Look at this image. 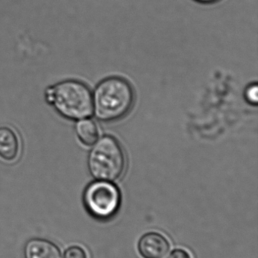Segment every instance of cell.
Wrapping results in <instances>:
<instances>
[{"mask_svg":"<svg viewBox=\"0 0 258 258\" xmlns=\"http://www.w3.org/2000/svg\"><path fill=\"white\" fill-rule=\"evenodd\" d=\"M194 1L197 2L200 4L210 5L215 4V3H218L221 0H194Z\"/></svg>","mask_w":258,"mask_h":258,"instance_id":"cell-12","label":"cell"},{"mask_svg":"<svg viewBox=\"0 0 258 258\" xmlns=\"http://www.w3.org/2000/svg\"><path fill=\"white\" fill-rule=\"evenodd\" d=\"M247 100L253 104H256L257 102V85H253L247 89L245 93Z\"/></svg>","mask_w":258,"mask_h":258,"instance_id":"cell-10","label":"cell"},{"mask_svg":"<svg viewBox=\"0 0 258 258\" xmlns=\"http://www.w3.org/2000/svg\"><path fill=\"white\" fill-rule=\"evenodd\" d=\"M21 153V141L14 129L0 127V158L5 162H13Z\"/></svg>","mask_w":258,"mask_h":258,"instance_id":"cell-7","label":"cell"},{"mask_svg":"<svg viewBox=\"0 0 258 258\" xmlns=\"http://www.w3.org/2000/svg\"><path fill=\"white\" fill-rule=\"evenodd\" d=\"M170 249L168 239L157 232L145 233L138 242V251L142 258H165Z\"/></svg>","mask_w":258,"mask_h":258,"instance_id":"cell-5","label":"cell"},{"mask_svg":"<svg viewBox=\"0 0 258 258\" xmlns=\"http://www.w3.org/2000/svg\"><path fill=\"white\" fill-rule=\"evenodd\" d=\"M88 156L91 175L98 180L115 181L125 171L126 157L120 143L112 136L98 138Z\"/></svg>","mask_w":258,"mask_h":258,"instance_id":"cell-3","label":"cell"},{"mask_svg":"<svg viewBox=\"0 0 258 258\" xmlns=\"http://www.w3.org/2000/svg\"><path fill=\"white\" fill-rule=\"evenodd\" d=\"M45 101L58 113L70 120L90 117L93 113L92 94L85 83L65 80L45 90Z\"/></svg>","mask_w":258,"mask_h":258,"instance_id":"cell-2","label":"cell"},{"mask_svg":"<svg viewBox=\"0 0 258 258\" xmlns=\"http://www.w3.org/2000/svg\"><path fill=\"white\" fill-rule=\"evenodd\" d=\"M77 138L82 144L92 146L99 138V129L92 119L86 118L77 121L75 126Z\"/></svg>","mask_w":258,"mask_h":258,"instance_id":"cell-8","label":"cell"},{"mask_svg":"<svg viewBox=\"0 0 258 258\" xmlns=\"http://www.w3.org/2000/svg\"><path fill=\"white\" fill-rule=\"evenodd\" d=\"M24 258H63L60 248L48 239L34 238L24 245Z\"/></svg>","mask_w":258,"mask_h":258,"instance_id":"cell-6","label":"cell"},{"mask_svg":"<svg viewBox=\"0 0 258 258\" xmlns=\"http://www.w3.org/2000/svg\"><path fill=\"white\" fill-rule=\"evenodd\" d=\"M63 258H89V255L81 246L73 245L65 250Z\"/></svg>","mask_w":258,"mask_h":258,"instance_id":"cell-9","label":"cell"},{"mask_svg":"<svg viewBox=\"0 0 258 258\" xmlns=\"http://www.w3.org/2000/svg\"><path fill=\"white\" fill-rule=\"evenodd\" d=\"M168 258H192L190 253L183 248H176Z\"/></svg>","mask_w":258,"mask_h":258,"instance_id":"cell-11","label":"cell"},{"mask_svg":"<svg viewBox=\"0 0 258 258\" xmlns=\"http://www.w3.org/2000/svg\"><path fill=\"white\" fill-rule=\"evenodd\" d=\"M134 101V91L127 80L109 77L101 81L94 91L93 112L99 120L114 122L128 114Z\"/></svg>","mask_w":258,"mask_h":258,"instance_id":"cell-1","label":"cell"},{"mask_svg":"<svg viewBox=\"0 0 258 258\" xmlns=\"http://www.w3.org/2000/svg\"><path fill=\"white\" fill-rule=\"evenodd\" d=\"M83 203L91 216L99 221H109L119 210L121 192L114 183L97 180L88 185L85 189Z\"/></svg>","mask_w":258,"mask_h":258,"instance_id":"cell-4","label":"cell"}]
</instances>
